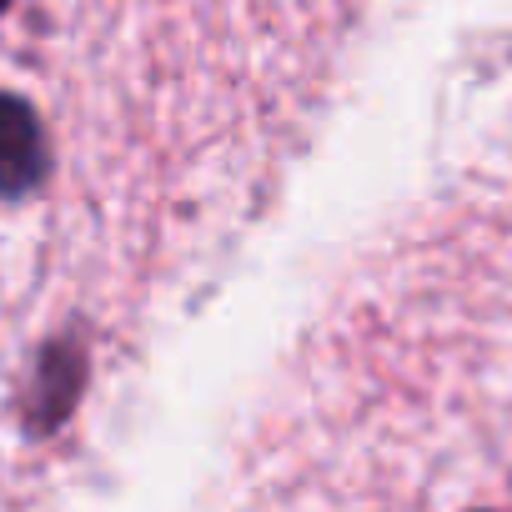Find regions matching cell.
<instances>
[{"label": "cell", "mask_w": 512, "mask_h": 512, "mask_svg": "<svg viewBox=\"0 0 512 512\" xmlns=\"http://www.w3.org/2000/svg\"><path fill=\"white\" fill-rule=\"evenodd\" d=\"M86 387V357L71 342H51L36 362V382H31V432H51L71 417L76 397Z\"/></svg>", "instance_id": "7a4b0ae2"}, {"label": "cell", "mask_w": 512, "mask_h": 512, "mask_svg": "<svg viewBox=\"0 0 512 512\" xmlns=\"http://www.w3.org/2000/svg\"><path fill=\"white\" fill-rule=\"evenodd\" d=\"M46 176V131L26 96L0 91V196H26Z\"/></svg>", "instance_id": "6da1fadb"}, {"label": "cell", "mask_w": 512, "mask_h": 512, "mask_svg": "<svg viewBox=\"0 0 512 512\" xmlns=\"http://www.w3.org/2000/svg\"><path fill=\"white\" fill-rule=\"evenodd\" d=\"M6 6H11V0H0V11H6Z\"/></svg>", "instance_id": "3957f363"}]
</instances>
